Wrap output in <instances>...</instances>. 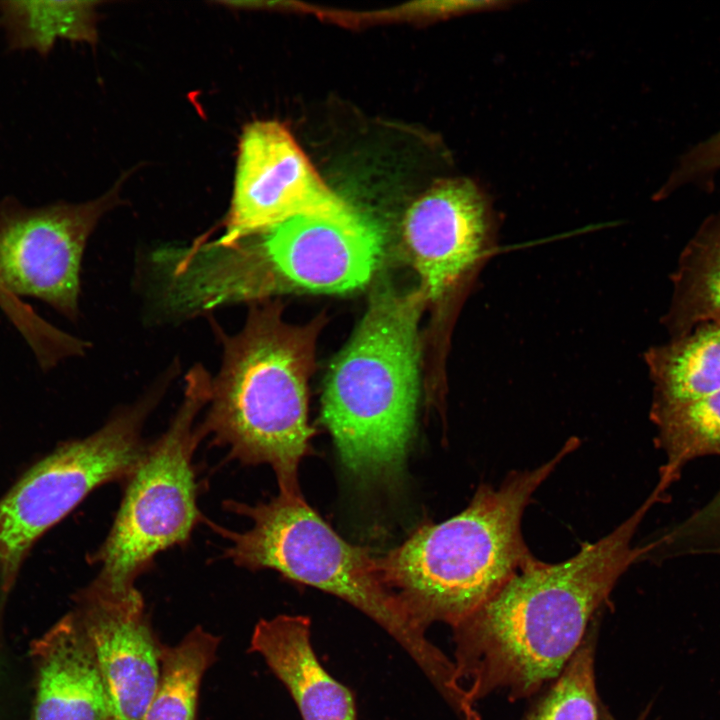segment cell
Returning a JSON list of instances; mask_svg holds the SVG:
<instances>
[{
	"label": "cell",
	"mask_w": 720,
	"mask_h": 720,
	"mask_svg": "<svg viewBox=\"0 0 720 720\" xmlns=\"http://www.w3.org/2000/svg\"><path fill=\"white\" fill-rule=\"evenodd\" d=\"M660 497L654 489L609 534L564 561L534 558L452 627L456 678L472 706L497 690L510 701L530 697L560 675L621 575L646 558L648 546L632 540Z\"/></svg>",
	"instance_id": "cell-1"
},
{
	"label": "cell",
	"mask_w": 720,
	"mask_h": 720,
	"mask_svg": "<svg viewBox=\"0 0 720 720\" xmlns=\"http://www.w3.org/2000/svg\"><path fill=\"white\" fill-rule=\"evenodd\" d=\"M384 247L380 226L356 211L297 216L230 243L200 238L160 248L152 263L162 306L192 317L281 292L354 291L372 278Z\"/></svg>",
	"instance_id": "cell-2"
},
{
	"label": "cell",
	"mask_w": 720,
	"mask_h": 720,
	"mask_svg": "<svg viewBox=\"0 0 720 720\" xmlns=\"http://www.w3.org/2000/svg\"><path fill=\"white\" fill-rule=\"evenodd\" d=\"M578 444L567 440L547 462L511 472L496 488L482 484L462 512L420 527L378 558L384 583L418 626H455L535 558L522 535L524 510Z\"/></svg>",
	"instance_id": "cell-3"
},
{
	"label": "cell",
	"mask_w": 720,
	"mask_h": 720,
	"mask_svg": "<svg viewBox=\"0 0 720 720\" xmlns=\"http://www.w3.org/2000/svg\"><path fill=\"white\" fill-rule=\"evenodd\" d=\"M320 320L294 326L279 304L253 306L240 332L221 333L223 358L211 381L201 438L243 464H269L281 494L300 496L298 467L311 453L308 380Z\"/></svg>",
	"instance_id": "cell-4"
},
{
	"label": "cell",
	"mask_w": 720,
	"mask_h": 720,
	"mask_svg": "<svg viewBox=\"0 0 720 720\" xmlns=\"http://www.w3.org/2000/svg\"><path fill=\"white\" fill-rule=\"evenodd\" d=\"M418 289L381 288L328 372L321 421L343 465L361 478L390 476L411 441L419 395Z\"/></svg>",
	"instance_id": "cell-5"
},
{
	"label": "cell",
	"mask_w": 720,
	"mask_h": 720,
	"mask_svg": "<svg viewBox=\"0 0 720 720\" xmlns=\"http://www.w3.org/2000/svg\"><path fill=\"white\" fill-rule=\"evenodd\" d=\"M225 507L251 519L244 532L217 527L230 542L225 557L251 570L283 576L348 602L382 627L408 653L435 688L453 677V663L426 637L383 581L378 558L343 540L304 500L279 493L250 506Z\"/></svg>",
	"instance_id": "cell-6"
},
{
	"label": "cell",
	"mask_w": 720,
	"mask_h": 720,
	"mask_svg": "<svg viewBox=\"0 0 720 720\" xmlns=\"http://www.w3.org/2000/svg\"><path fill=\"white\" fill-rule=\"evenodd\" d=\"M212 378L200 365L186 376L183 402L168 430L148 446L127 480L111 531L90 560L100 565L85 588L107 599L138 592L137 577L154 556L184 544L201 520L196 505L193 452L201 439L193 424L208 403Z\"/></svg>",
	"instance_id": "cell-7"
},
{
	"label": "cell",
	"mask_w": 720,
	"mask_h": 720,
	"mask_svg": "<svg viewBox=\"0 0 720 720\" xmlns=\"http://www.w3.org/2000/svg\"><path fill=\"white\" fill-rule=\"evenodd\" d=\"M117 200L110 191L77 204L28 207L12 198L0 201V307L34 353L48 350L60 330L21 298L41 300L67 318H77L87 240Z\"/></svg>",
	"instance_id": "cell-8"
},
{
	"label": "cell",
	"mask_w": 720,
	"mask_h": 720,
	"mask_svg": "<svg viewBox=\"0 0 720 720\" xmlns=\"http://www.w3.org/2000/svg\"><path fill=\"white\" fill-rule=\"evenodd\" d=\"M153 396L121 410L90 436L62 444L0 499V568L9 590L35 541L93 489L128 480L146 449L141 438Z\"/></svg>",
	"instance_id": "cell-9"
},
{
	"label": "cell",
	"mask_w": 720,
	"mask_h": 720,
	"mask_svg": "<svg viewBox=\"0 0 720 720\" xmlns=\"http://www.w3.org/2000/svg\"><path fill=\"white\" fill-rule=\"evenodd\" d=\"M355 212L324 183L281 123L255 121L241 134L231 205L215 241L230 243L297 216L345 218Z\"/></svg>",
	"instance_id": "cell-10"
},
{
	"label": "cell",
	"mask_w": 720,
	"mask_h": 720,
	"mask_svg": "<svg viewBox=\"0 0 720 720\" xmlns=\"http://www.w3.org/2000/svg\"><path fill=\"white\" fill-rule=\"evenodd\" d=\"M403 240L426 300H439L487 257L492 247L489 204L470 180L434 185L408 210Z\"/></svg>",
	"instance_id": "cell-11"
},
{
	"label": "cell",
	"mask_w": 720,
	"mask_h": 720,
	"mask_svg": "<svg viewBox=\"0 0 720 720\" xmlns=\"http://www.w3.org/2000/svg\"><path fill=\"white\" fill-rule=\"evenodd\" d=\"M72 613L93 651L111 720H142L160 682L165 645L142 595L107 599L83 589Z\"/></svg>",
	"instance_id": "cell-12"
},
{
	"label": "cell",
	"mask_w": 720,
	"mask_h": 720,
	"mask_svg": "<svg viewBox=\"0 0 720 720\" xmlns=\"http://www.w3.org/2000/svg\"><path fill=\"white\" fill-rule=\"evenodd\" d=\"M249 652L260 656L285 686L302 720H357L353 693L319 661L310 619L278 615L259 620Z\"/></svg>",
	"instance_id": "cell-13"
},
{
	"label": "cell",
	"mask_w": 720,
	"mask_h": 720,
	"mask_svg": "<svg viewBox=\"0 0 720 720\" xmlns=\"http://www.w3.org/2000/svg\"><path fill=\"white\" fill-rule=\"evenodd\" d=\"M36 695L30 720H111L87 637L71 612L34 642Z\"/></svg>",
	"instance_id": "cell-14"
},
{
	"label": "cell",
	"mask_w": 720,
	"mask_h": 720,
	"mask_svg": "<svg viewBox=\"0 0 720 720\" xmlns=\"http://www.w3.org/2000/svg\"><path fill=\"white\" fill-rule=\"evenodd\" d=\"M651 412L688 404L720 391V323L707 322L650 348Z\"/></svg>",
	"instance_id": "cell-15"
},
{
	"label": "cell",
	"mask_w": 720,
	"mask_h": 720,
	"mask_svg": "<svg viewBox=\"0 0 720 720\" xmlns=\"http://www.w3.org/2000/svg\"><path fill=\"white\" fill-rule=\"evenodd\" d=\"M671 281V301L662 319L671 339L702 323H720V212L688 241Z\"/></svg>",
	"instance_id": "cell-16"
},
{
	"label": "cell",
	"mask_w": 720,
	"mask_h": 720,
	"mask_svg": "<svg viewBox=\"0 0 720 720\" xmlns=\"http://www.w3.org/2000/svg\"><path fill=\"white\" fill-rule=\"evenodd\" d=\"M220 644L221 637L201 625L165 644L160 682L142 720H197L202 681Z\"/></svg>",
	"instance_id": "cell-17"
},
{
	"label": "cell",
	"mask_w": 720,
	"mask_h": 720,
	"mask_svg": "<svg viewBox=\"0 0 720 720\" xmlns=\"http://www.w3.org/2000/svg\"><path fill=\"white\" fill-rule=\"evenodd\" d=\"M95 2L0 1V26L9 47L47 54L58 39H96Z\"/></svg>",
	"instance_id": "cell-18"
},
{
	"label": "cell",
	"mask_w": 720,
	"mask_h": 720,
	"mask_svg": "<svg viewBox=\"0 0 720 720\" xmlns=\"http://www.w3.org/2000/svg\"><path fill=\"white\" fill-rule=\"evenodd\" d=\"M666 456L660 481L670 485L690 461L720 456V391L674 408L650 412Z\"/></svg>",
	"instance_id": "cell-19"
},
{
	"label": "cell",
	"mask_w": 720,
	"mask_h": 720,
	"mask_svg": "<svg viewBox=\"0 0 720 720\" xmlns=\"http://www.w3.org/2000/svg\"><path fill=\"white\" fill-rule=\"evenodd\" d=\"M594 644V633L589 630L560 675L522 720H600Z\"/></svg>",
	"instance_id": "cell-20"
},
{
	"label": "cell",
	"mask_w": 720,
	"mask_h": 720,
	"mask_svg": "<svg viewBox=\"0 0 720 720\" xmlns=\"http://www.w3.org/2000/svg\"><path fill=\"white\" fill-rule=\"evenodd\" d=\"M651 543L650 557L720 556V489L701 508Z\"/></svg>",
	"instance_id": "cell-21"
},
{
	"label": "cell",
	"mask_w": 720,
	"mask_h": 720,
	"mask_svg": "<svg viewBox=\"0 0 720 720\" xmlns=\"http://www.w3.org/2000/svg\"><path fill=\"white\" fill-rule=\"evenodd\" d=\"M720 172V130L683 154L662 193H670Z\"/></svg>",
	"instance_id": "cell-22"
},
{
	"label": "cell",
	"mask_w": 720,
	"mask_h": 720,
	"mask_svg": "<svg viewBox=\"0 0 720 720\" xmlns=\"http://www.w3.org/2000/svg\"><path fill=\"white\" fill-rule=\"evenodd\" d=\"M647 712H644V714L638 719V720H644V716ZM600 720H615V718L609 713L607 708L602 705L601 707V713H600Z\"/></svg>",
	"instance_id": "cell-23"
}]
</instances>
